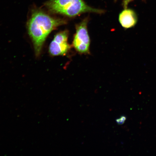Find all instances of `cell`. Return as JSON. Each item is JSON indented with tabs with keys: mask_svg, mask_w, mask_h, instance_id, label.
Returning a JSON list of instances; mask_svg holds the SVG:
<instances>
[{
	"mask_svg": "<svg viewBox=\"0 0 156 156\" xmlns=\"http://www.w3.org/2000/svg\"><path fill=\"white\" fill-rule=\"evenodd\" d=\"M68 32L67 30L58 33L50 44L49 52L52 56L65 55L71 48L68 44Z\"/></svg>",
	"mask_w": 156,
	"mask_h": 156,
	"instance_id": "277c9868",
	"label": "cell"
},
{
	"mask_svg": "<svg viewBox=\"0 0 156 156\" xmlns=\"http://www.w3.org/2000/svg\"><path fill=\"white\" fill-rule=\"evenodd\" d=\"M126 120V118L124 116H122L120 117V118L116 120V122L119 124H122L124 123Z\"/></svg>",
	"mask_w": 156,
	"mask_h": 156,
	"instance_id": "8992f818",
	"label": "cell"
},
{
	"mask_svg": "<svg viewBox=\"0 0 156 156\" xmlns=\"http://www.w3.org/2000/svg\"><path fill=\"white\" fill-rule=\"evenodd\" d=\"M88 22L87 19H85L76 27L73 45L76 50L81 54L89 52L90 39L87 29Z\"/></svg>",
	"mask_w": 156,
	"mask_h": 156,
	"instance_id": "3957f363",
	"label": "cell"
},
{
	"mask_svg": "<svg viewBox=\"0 0 156 156\" xmlns=\"http://www.w3.org/2000/svg\"><path fill=\"white\" fill-rule=\"evenodd\" d=\"M119 20L124 29H128L135 26L138 21L137 15L131 9H124L119 15Z\"/></svg>",
	"mask_w": 156,
	"mask_h": 156,
	"instance_id": "5b68a950",
	"label": "cell"
},
{
	"mask_svg": "<svg viewBox=\"0 0 156 156\" xmlns=\"http://www.w3.org/2000/svg\"><path fill=\"white\" fill-rule=\"evenodd\" d=\"M44 6L50 12L69 17L86 12L100 14L104 12L102 10L89 6L83 0H50L45 3Z\"/></svg>",
	"mask_w": 156,
	"mask_h": 156,
	"instance_id": "7a4b0ae2",
	"label": "cell"
},
{
	"mask_svg": "<svg viewBox=\"0 0 156 156\" xmlns=\"http://www.w3.org/2000/svg\"><path fill=\"white\" fill-rule=\"evenodd\" d=\"M66 23L64 20L51 16L40 9H32L27 27L37 57L40 55L43 46L50 33Z\"/></svg>",
	"mask_w": 156,
	"mask_h": 156,
	"instance_id": "6da1fadb",
	"label": "cell"
},
{
	"mask_svg": "<svg viewBox=\"0 0 156 156\" xmlns=\"http://www.w3.org/2000/svg\"><path fill=\"white\" fill-rule=\"evenodd\" d=\"M115 1H117V0H115Z\"/></svg>",
	"mask_w": 156,
	"mask_h": 156,
	"instance_id": "ba28073f",
	"label": "cell"
},
{
	"mask_svg": "<svg viewBox=\"0 0 156 156\" xmlns=\"http://www.w3.org/2000/svg\"><path fill=\"white\" fill-rule=\"evenodd\" d=\"M134 0H123L122 2V5L124 9L127 8L128 5L130 2Z\"/></svg>",
	"mask_w": 156,
	"mask_h": 156,
	"instance_id": "52a82bcc",
	"label": "cell"
}]
</instances>
